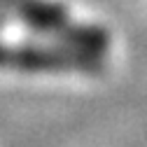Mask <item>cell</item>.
<instances>
[{
  "instance_id": "3",
  "label": "cell",
  "mask_w": 147,
  "mask_h": 147,
  "mask_svg": "<svg viewBox=\"0 0 147 147\" xmlns=\"http://www.w3.org/2000/svg\"><path fill=\"white\" fill-rule=\"evenodd\" d=\"M56 38L61 40V45L72 47V49H77V51H84V54H94V56H103V51L110 45L107 33L103 28H98V26L65 24L56 33Z\"/></svg>"
},
{
  "instance_id": "2",
  "label": "cell",
  "mask_w": 147,
  "mask_h": 147,
  "mask_svg": "<svg viewBox=\"0 0 147 147\" xmlns=\"http://www.w3.org/2000/svg\"><path fill=\"white\" fill-rule=\"evenodd\" d=\"M5 3L35 30L56 35L68 24V14L59 3H49V0H5Z\"/></svg>"
},
{
  "instance_id": "1",
  "label": "cell",
  "mask_w": 147,
  "mask_h": 147,
  "mask_svg": "<svg viewBox=\"0 0 147 147\" xmlns=\"http://www.w3.org/2000/svg\"><path fill=\"white\" fill-rule=\"evenodd\" d=\"M100 56L72 47H9L0 42V68L21 72H98Z\"/></svg>"
}]
</instances>
